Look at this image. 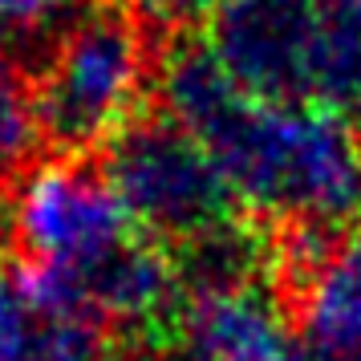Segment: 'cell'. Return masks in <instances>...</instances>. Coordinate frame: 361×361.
<instances>
[{
  "instance_id": "obj_3",
  "label": "cell",
  "mask_w": 361,
  "mask_h": 361,
  "mask_svg": "<svg viewBox=\"0 0 361 361\" xmlns=\"http://www.w3.org/2000/svg\"><path fill=\"white\" fill-rule=\"evenodd\" d=\"M118 195L150 224L171 231H207L215 228L224 207V175H215L212 154L166 130L126 134L118 154Z\"/></svg>"
},
{
  "instance_id": "obj_4",
  "label": "cell",
  "mask_w": 361,
  "mask_h": 361,
  "mask_svg": "<svg viewBox=\"0 0 361 361\" xmlns=\"http://www.w3.org/2000/svg\"><path fill=\"white\" fill-rule=\"evenodd\" d=\"M29 361H106V353L85 321L53 317L49 329H37Z\"/></svg>"
},
{
  "instance_id": "obj_1",
  "label": "cell",
  "mask_w": 361,
  "mask_h": 361,
  "mask_svg": "<svg viewBox=\"0 0 361 361\" xmlns=\"http://www.w3.org/2000/svg\"><path fill=\"white\" fill-rule=\"evenodd\" d=\"M183 94L207 98L212 114H187L212 138V154L244 183L260 207L321 228L361 219V134L337 110L264 102L244 114L224 110L215 78L183 73Z\"/></svg>"
},
{
  "instance_id": "obj_5",
  "label": "cell",
  "mask_w": 361,
  "mask_h": 361,
  "mask_svg": "<svg viewBox=\"0 0 361 361\" xmlns=\"http://www.w3.org/2000/svg\"><path fill=\"white\" fill-rule=\"evenodd\" d=\"M37 329L13 284L0 280V361H29Z\"/></svg>"
},
{
  "instance_id": "obj_7",
  "label": "cell",
  "mask_w": 361,
  "mask_h": 361,
  "mask_svg": "<svg viewBox=\"0 0 361 361\" xmlns=\"http://www.w3.org/2000/svg\"><path fill=\"white\" fill-rule=\"evenodd\" d=\"M166 4H191V0H166Z\"/></svg>"
},
{
  "instance_id": "obj_2",
  "label": "cell",
  "mask_w": 361,
  "mask_h": 361,
  "mask_svg": "<svg viewBox=\"0 0 361 361\" xmlns=\"http://www.w3.org/2000/svg\"><path fill=\"white\" fill-rule=\"evenodd\" d=\"M142 85V37L126 17L102 13L78 25L45 69L37 118L53 142L85 147L114 130Z\"/></svg>"
},
{
  "instance_id": "obj_6",
  "label": "cell",
  "mask_w": 361,
  "mask_h": 361,
  "mask_svg": "<svg viewBox=\"0 0 361 361\" xmlns=\"http://www.w3.org/2000/svg\"><path fill=\"white\" fill-rule=\"evenodd\" d=\"M252 361H312L309 353H296L293 345L284 341V345H276V349H268V353H260V357H252Z\"/></svg>"
}]
</instances>
